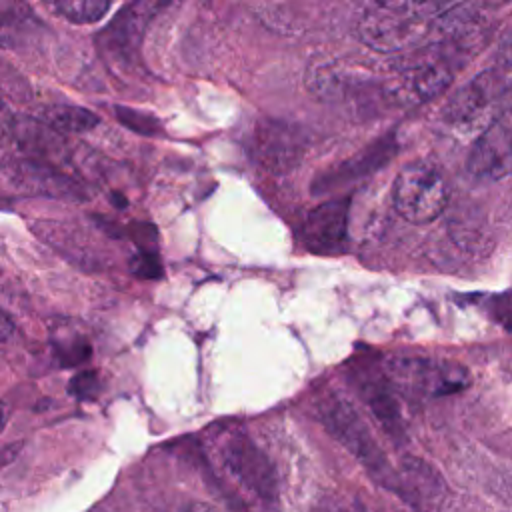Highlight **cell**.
Returning a JSON list of instances; mask_svg holds the SVG:
<instances>
[{
	"mask_svg": "<svg viewBox=\"0 0 512 512\" xmlns=\"http://www.w3.org/2000/svg\"><path fill=\"white\" fill-rule=\"evenodd\" d=\"M450 6L416 2H374L356 22L358 38L372 50L396 52L418 44L428 26Z\"/></svg>",
	"mask_w": 512,
	"mask_h": 512,
	"instance_id": "obj_1",
	"label": "cell"
},
{
	"mask_svg": "<svg viewBox=\"0 0 512 512\" xmlns=\"http://www.w3.org/2000/svg\"><path fill=\"white\" fill-rule=\"evenodd\" d=\"M318 414L330 434L364 464L374 480L388 486L390 490L400 486V480L390 468L370 428L344 398H340L338 394H324L318 400Z\"/></svg>",
	"mask_w": 512,
	"mask_h": 512,
	"instance_id": "obj_2",
	"label": "cell"
},
{
	"mask_svg": "<svg viewBox=\"0 0 512 512\" xmlns=\"http://www.w3.org/2000/svg\"><path fill=\"white\" fill-rule=\"evenodd\" d=\"M384 372L396 394L406 396H446L468 384L464 366L426 356H392Z\"/></svg>",
	"mask_w": 512,
	"mask_h": 512,
	"instance_id": "obj_3",
	"label": "cell"
},
{
	"mask_svg": "<svg viewBox=\"0 0 512 512\" xmlns=\"http://www.w3.org/2000/svg\"><path fill=\"white\" fill-rule=\"evenodd\" d=\"M448 198L450 192L444 176L428 162L406 164L392 186L394 208L414 224L436 220L448 206Z\"/></svg>",
	"mask_w": 512,
	"mask_h": 512,
	"instance_id": "obj_4",
	"label": "cell"
},
{
	"mask_svg": "<svg viewBox=\"0 0 512 512\" xmlns=\"http://www.w3.org/2000/svg\"><path fill=\"white\" fill-rule=\"evenodd\" d=\"M224 470L248 492L262 500L276 496V476L268 456L242 430H226L218 440Z\"/></svg>",
	"mask_w": 512,
	"mask_h": 512,
	"instance_id": "obj_5",
	"label": "cell"
},
{
	"mask_svg": "<svg viewBox=\"0 0 512 512\" xmlns=\"http://www.w3.org/2000/svg\"><path fill=\"white\" fill-rule=\"evenodd\" d=\"M350 380L358 388V394L370 408L372 416L378 420V424L392 436L400 438L404 428H402V418L396 402V390L390 384L384 366L378 368L372 362L356 364L350 370Z\"/></svg>",
	"mask_w": 512,
	"mask_h": 512,
	"instance_id": "obj_6",
	"label": "cell"
},
{
	"mask_svg": "<svg viewBox=\"0 0 512 512\" xmlns=\"http://www.w3.org/2000/svg\"><path fill=\"white\" fill-rule=\"evenodd\" d=\"M4 176L14 188L30 194H42V196L64 198V200L84 198L82 186L72 176H68L56 166L36 162L30 158L6 162Z\"/></svg>",
	"mask_w": 512,
	"mask_h": 512,
	"instance_id": "obj_7",
	"label": "cell"
},
{
	"mask_svg": "<svg viewBox=\"0 0 512 512\" xmlns=\"http://www.w3.org/2000/svg\"><path fill=\"white\" fill-rule=\"evenodd\" d=\"M350 198H334L312 208L302 224V242L314 254H336L342 250L348 232Z\"/></svg>",
	"mask_w": 512,
	"mask_h": 512,
	"instance_id": "obj_8",
	"label": "cell"
},
{
	"mask_svg": "<svg viewBox=\"0 0 512 512\" xmlns=\"http://www.w3.org/2000/svg\"><path fill=\"white\" fill-rule=\"evenodd\" d=\"M468 172L480 180H502L512 174V130L500 120L492 118L478 134L468 156Z\"/></svg>",
	"mask_w": 512,
	"mask_h": 512,
	"instance_id": "obj_9",
	"label": "cell"
},
{
	"mask_svg": "<svg viewBox=\"0 0 512 512\" xmlns=\"http://www.w3.org/2000/svg\"><path fill=\"white\" fill-rule=\"evenodd\" d=\"M162 10V4L156 2H134L124 6L116 18L102 30L98 44L120 60H132L138 52L144 30L152 16Z\"/></svg>",
	"mask_w": 512,
	"mask_h": 512,
	"instance_id": "obj_10",
	"label": "cell"
},
{
	"mask_svg": "<svg viewBox=\"0 0 512 512\" xmlns=\"http://www.w3.org/2000/svg\"><path fill=\"white\" fill-rule=\"evenodd\" d=\"M306 146L304 134L286 122L266 120L254 130L256 160L268 170H286L298 162Z\"/></svg>",
	"mask_w": 512,
	"mask_h": 512,
	"instance_id": "obj_11",
	"label": "cell"
},
{
	"mask_svg": "<svg viewBox=\"0 0 512 512\" xmlns=\"http://www.w3.org/2000/svg\"><path fill=\"white\" fill-rule=\"evenodd\" d=\"M394 152H396V142L392 136L374 140L372 144H368L354 156L346 158L338 166H332L326 172L318 174L312 190H314V194H326L334 188H342L350 182L370 176L372 172L382 168L394 156Z\"/></svg>",
	"mask_w": 512,
	"mask_h": 512,
	"instance_id": "obj_12",
	"label": "cell"
},
{
	"mask_svg": "<svg viewBox=\"0 0 512 512\" xmlns=\"http://www.w3.org/2000/svg\"><path fill=\"white\" fill-rule=\"evenodd\" d=\"M502 90L496 88V76L492 72H484L454 94L444 110V116L454 126H474L488 110L496 112Z\"/></svg>",
	"mask_w": 512,
	"mask_h": 512,
	"instance_id": "obj_13",
	"label": "cell"
},
{
	"mask_svg": "<svg viewBox=\"0 0 512 512\" xmlns=\"http://www.w3.org/2000/svg\"><path fill=\"white\" fill-rule=\"evenodd\" d=\"M12 136L18 148L36 162H44L60 168L62 162H68L70 146L68 142L38 118H14L12 120Z\"/></svg>",
	"mask_w": 512,
	"mask_h": 512,
	"instance_id": "obj_14",
	"label": "cell"
},
{
	"mask_svg": "<svg viewBox=\"0 0 512 512\" xmlns=\"http://www.w3.org/2000/svg\"><path fill=\"white\" fill-rule=\"evenodd\" d=\"M398 94L410 100H428L440 94L452 80V64L440 54H424L410 62L398 76Z\"/></svg>",
	"mask_w": 512,
	"mask_h": 512,
	"instance_id": "obj_15",
	"label": "cell"
},
{
	"mask_svg": "<svg viewBox=\"0 0 512 512\" xmlns=\"http://www.w3.org/2000/svg\"><path fill=\"white\" fill-rule=\"evenodd\" d=\"M38 120L54 128L56 132H88L92 130L100 120L94 112L82 106L72 104H52L44 106L38 114Z\"/></svg>",
	"mask_w": 512,
	"mask_h": 512,
	"instance_id": "obj_16",
	"label": "cell"
},
{
	"mask_svg": "<svg viewBox=\"0 0 512 512\" xmlns=\"http://www.w3.org/2000/svg\"><path fill=\"white\" fill-rule=\"evenodd\" d=\"M52 8L66 20L74 24H92L100 20L108 10L110 2L106 0H62L54 2Z\"/></svg>",
	"mask_w": 512,
	"mask_h": 512,
	"instance_id": "obj_17",
	"label": "cell"
},
{
	"mask_svg": "<svg viewBox=\"0 0 512 512\" xmlns=\"http://www.w3.org/2000/svg\"><path fill=\"white\" fill-rule=\"evenodd\" d=\"M54 354L62 366H80L92 356V346L84 336L78 334H66V336H54L52 338Z\"/></svg>",
	"mask_w": 512,
	"mask_h": 512,
	"instance_id": "obj_18",
	"label": "cell"
},
{
	"mask_svg": "<svg viewBox=\"0 0 512 512\" xmlns=\"http://www.w3.org/2000/svg\"><path fill=\"white\" fill-rule=\"evenodd\" d=\"M116 118L120 120V124H124L128 130L142 134V136H162V122L148 114V112H140L134 108H126V106H116Z\"/></svg>",
	"mask_w": 512,
	"mask_h": 512,
	"instance_id": "obj_19",
	"label": "cell"
},
{
	"mask_svg": "<svg viewBox=\"0 0 512 512\" xmlns=\"http://www.w3.org/2000/svg\"><path fill=\"white\" fill-rule=\"evenodd\" d=\"M68 392L78 400H94L100 392V378L94 370H80L70 378Z\"/></svg>",
	"mask_w": 512,
	"mask_h": 512,
	"instance_id": "obj_20",
	"label": "cell"
},
{
	"mask_svg": "<svg viewBox=\"0 0 512 512\" xmlns=\"http://www.w3.org/2000/svg\"><path fill=\"white\" fill-rule=\"evenodd\" d=\"M130 270H132L134 276L144 278V280L160 278L162 276V264H160V258H158L156 250H140L138 254H134L132 260H130Z\"/></svg>",
	"mask_w": 512,
	"mask_h": 512,
	"instance_id": "obj_21",
	"label": "cell"
},
{
	"mask_svg": "<svg viewBox=\"0 0 512 512\" xmlns=\"http://www.w3.org/2000/svg\"><path fill=\"white\" fill-rule=\"evenodd\" d=\"M494 118L512 130V84L506 86L498 98V106Z\"/></svg>",
	"mask_w": 512,
	"mask_h": 512,
	"instance_id": "obj_22",
	"label": "cell"
},
{
	"mask_svg": "<svg viewBox=\"0 0 512 512\" xmlns=\"http://www.w3.org/2000/svg\"><path fill=\"white\" fill-rule=\"evenodd\" d=\"M496 62L504 68L510 70L512 68V30L506 32L496 48Z\"/></svg>",
	"mask_w": 512,
	"mask_h": 512,
	"instance_id": "obj_23",
	"label": "cell"
},
{
	"mask_svg": "<svg viewBox=\"0 0 512 512\" xmlns=\"http://www.w3.org/2000/svg\"><path fill=\"white\" fill-rule=\"evenodd\" d=\"M180 512H218V510H214L212 506H208L204 502H188L186 506L180 508Z\"/></svg>",
	"mask_w": 512,
	"mask_h": 512,
	"instance_id": "obj_24",
	"label": "cell"
},
{
	"mask_svg": "<svg viewBox=\"0 0 512 512\" xmlns=\"http://www.w3.org/2000/svg\"><path fill=\"white\" fill-rule=\"evenodd\" d=\"M10 328H12V322H10V316L4 312L2 316V330H0V336H2V342H6L10 338Z\"/></svg>",
	"mask_w": 512,
	"mask_h": 512,
	"instance_id": "obj_25",
	"label": "cell"
},
{
	"mask_svg": "<svg viewBox=\"0 0 512 512\" xmlns=\"http://www.w3.org/2000/svg\"><path fill=\"white\" fill-rule=\"evenodd\" d=\"M110 200H114L120 208H124V206H126V198H122V196H118V194H112V196H110Z\"/></svg>",
	"mask_w": 512,
	"mask_h": 512,
	"instance_id": "obj_26",
	"label": "cell"
}]
</instances>
